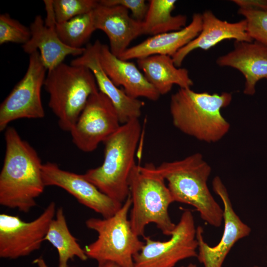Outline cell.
Masks as SVG:
<instances>
[{
	"label": "cell",
	"instance_id": "obj_26",
	"mask_svg": "<svg viewBox=\"0 0 267 267\" xmlns=\"http://www.w3.org/2000/svg\"><path fill=\"white\" fill-rule=\"evenodd\" d=\"M31 36L30 28L8 13L0 15V44L13 43L23 45L29 41Z\"/></svg>",
	"mask_w": 267,
	"mask_h": 267
},
{
	"label": "cell",
	"instance_id": "obj_16",
	"mask_svg": "<svg viewBox=\"0 0 267 267\" xmlns=\"http://www.w3.org/2000/svg\"><path fill=\"white\" fill-rule=\"evenodd\" d=\"M201 14L202 24L200 33L172 57L177 67H180L186 57L196 49L207 50L225 40L249 42L254 41L247 32L245 19L228 22L219 19L210 10L204 11Z\"/></svg>",
	"mask_w": 267,
	"mask_h": 267
},
{
	"label": "cell",
	"instance_id": "obj_15",
	"mask_svg": "<svg viewBox=\"0 0 267 267\" xmlns=\"http://www.w3.org/2000/svg\"><path fill=\"white\" fill-rule=\"evenodd\" d=\"M92 16L96 30H101L107 35L109 49L118 57L134 40L143 35L142 22L134 19L123 6H108L98 2L92 10Z\"/></svg>",
	"mask_w": 267,
	"mask_h": 267
},
{
	"label": "cell",
	"instance_id": "obj_10",
	"mask_svg": "<svg viewBox=\"0 0 267 267\" xmlns=\"http://www.w3.org/2000/svg\"><path fill=\"white\" fill-rule=\"evenodd\" d=\"M56 214L54 202L49 203L36 219L25 222L17 216L0 215V257L15 259L40 249Z\"/></svg>",
	"mask_w": 267,
	"mask_h": 267
},
{
	"label": "cell",
	"instance_id": "obj_17",
	"mask_svg": "<svg viewBox=\"0 0 267 267\" xmlns=\"http://www.w3.org/2000/svg\"><path fill=\"white\" fill-rule=\"evenodd\" d=\"M216 63L242 74L245 80L243 92L246 95H254L257 83L267 79V46L256 41H234L233 49L219 57Z\"/></svg>",
	"mask_w": 267,
	"mask_h": 267
},
{
	"label": "cell",
	"instance_id": "obj_14",
	"mask_svg": "<svg viewBox=\"0 0 267 267\" xmlns=\"http://www.w3.org/2000/svg\"><path fill=\"white\" fill-rule=\"evenodd\" d=\"M101 42L97 40L88 44L83 53L74 59L70 64L83 66L93 73L99 91L107 96L114 106L121 124L131 120L139 119L144 103L138 98L129 96L123 89L119 88L104 72L99 59Z\"/></svg>",
	"mask_w": 267,
	"mask_h": 267
},
{
	"label": "cell",
	"instance_id": "obj_31",
	"mask_svg": "<svg viewBox=\"0 0 267 267\" xmlns=\"http://www.w3.org/2000/svg\"><path fill=\"white\" fill-rule=\"evenodd\" d=\"M98 267H121L118 265L111 262H107L98 265Z\"/></svg>",
	"mask_w": 267,
	"mask_h": 267
},
{
	"label": "cell",
	"instance_id": "obj_21",
	"mask_svg": "<svg viewBox=\"0 0 267 267\" xmlns=\"http://www.w3.org/2000/svg\"><path fill=\"white\" fill-rule=\"evenodd\" d=\"M137 66L160 95L169 92L174 85L190 88L193 82L188 70L177 67L171 56L153 55L137 59Z\"/></svg>",
	"mask_w": 267,
	"mask_h": 267
},
{
	"label": "cell",
	"instance_id": "obj_33",
	"mask_svg": "<svg viewBox=\"0 0 267 267\" xmlns=\"http://www.w3.org/2000/svg\"><path fill=\"white\" fill-rule=\"evenodd\" d=\"M261 267V266H257V265H255V266H254L253 267Z\"/></svg>",
	"mask_w": 267,
	"mask_h": 267
},
{
	"label": "cell",
	"instance_id": "obj_7",
	"mask_svg": "<svg viewBox=\"0 0 267 267\" xmlns=\"http://www.w3.org/2000/svg\"><path fill=\"white\" fill-rule=\"evenodd\" d=\"M132 206L130 195L113 216L103 219L91 218L87 227L97 233V239L84 248L88 257L98 265L107 262L121 267H134V257L142 248L144 241L133 230L129 211Z\"/></svg>",
	"mask_w": 267,
	"mask_h": 267
},
{
	"label": "cell",
	"instance_id": "obj_9",
	"mask_svg": "<svg viewBox=\"0 0 267 267\" xmlns=\"http://www.w3.org/2000/svg\"><path fill=\"white\" fill-rule=\"evenodd\" d=\"M45 67L38 50L29 55L27 71L0 106V131L11 122L44 116L41 90L46 77Z\"/></svg>",
	"mask_w": 267,
	"mask_h": 267
},
{
	"label": "cell",
	"instance_id": "obj_28",
	"mask_svg": "<svg viewBox=\"0 0 267 267\" xmlns=\"http://www.w3.org/2000/svg\"><path fill=\"white\" fill-rule=\"evenodd\" d=\"M98 2L108 6H123L130 10L134 19L140 22L144 19L148 8V2L144 0H100Z\"/></svg>",
	"mask_w": 267,
	"mask_h": 267
},
{
	"label": "cell",
	"instance_id": "obj_32",
	"mask_svg": "<svg viewBox=\"0 0 267 267\" xmlns=\"http://www.w3.org/2000/svg\"><path fill=\"white\" fill-rule=\"evenodd\" d=\"M179 267H198L196 264L190 263L186 266H182Z\"/></svg>",
	"mask_w": 267,
	"mask_h": 267
},
{
	"label": "cell",
	"instance_id": "obj_22",
	"mask_svg": "<svg viewBox=\"0 0 267 267\" xmlns=\"http://www.w3.org/2000/svg\"><path fill=\"white\" fill-rule=\"evenodd\" d=\"M54 217L49 224L44 241L49 242L57 250L58 267H68V261L75 257L86 261L88 257L71 233L62 207L58 208Z\"/></svg>",
	"mask_w": 267,
	"mask_h": 267
},
{
	"label": "cell",
	"instance_id": "obj_11",
	"mask_svg": "<svg viewBox=\"0 0 267 267\" xmlns=\"http://www.w3.org/2000/svg\"><path fill=\"white\" fill-rule=\"evenodd\" d=\"M109 98L98 91L91 94L70 133L75 146L85 152L95 150L121 126Z\"/></svg>",
	"mask_w": 267,
	"mask_h": 267
},
{
	"label": "cell",
	"instance_id": "obj_4",
	"mask_svg": "<svg viewBox=\"0 0 267 267\" xmlns=\"http://www.w3.org/2000/svg\"><path fill=\"white\" fill-rule=\"evenodd\" d=\"M141 133L139 119L122 124L103 142L102 165L83 174L100 191L122 204L130 195L129 179L136 164L134 155Z\"/></svg>",
	"mask_w": 267,
	"mask_h": 267
},
{
	"label": "cell",
	"instance_id": "obj_29",
	"mask_svg": "<svg viewBox=\"0 0 267 267\" xmlns=\"http://www.w3.org/2000/svg\"><path fill=\"white\" fill-rule=\"evenodd\" d=\"M232 1L237 5L239 8L254 10H267V0H233Z\"/></svg>",
	"mask_w": 267,
	"mask_h": 267
},
{
	"label": "cell",
	"instance_id": "obj_8",
	"mask_svg": "<svg viewBox=\"0 0 267 267\" xmlns=\"http://www.w3.org/2000/svg\"><path fill=\"white\" fill-rule=\"evenodd\" d=\"M197 227L192 212L185 210L166 241L144 236V244L134 257V267H175L179 262L197 256Z\"/></svg>",
	"mask_w": 267,
	"mask_h": 267
},
{
	"label": "cell",
	"instance_id": "obj_23",
	"mask_svg": "<svg viewBox=\"0 0 267 267\" xmlns=\"http://www.w3.org/2000/svg\"><path fill=\"white\" fill-rule=\"evenodd\" d=\"M175 0H150L142 23L143 35L151 36L179 30L186 26L185 15H173Z\"/></svg>",
	"mask_w": 267,
	"mask_h": 267
},
{
	"label": "cell",
	"instance_id": "obj_30",
	"mask_svg": "<svg viewBox=\"0 0 267 267\" xmlns=\"http://www.w3.org/2000/svg\"><path fill=\"white\" fill-rule=\"evenodd\" d=\"M33 263L38 267H49L42 257H39L34 260Z\"/></svg>",
	"mask_w": 267,
	"mask_h": 267
},
{
	"label": "cell",
	"instance_id": "obj_1",
	"mask_svg": "<svg viewBox=\"0 0 267 267\" xmlns=\"http://www.w3.org/2000/svg\"><path fill=\"white\" fill-rule=\"evenodd\" d=\"M5 152L0 173V204L28 213L45 185L41 160L35 149L22 139L16 130H5Z\"/></svg>",
	"mask_w": 267,
	"mask_h": 267
},
{
	"label": "cell",
	"instance_id": "obj_6",
	"mask_svg": "<svg viewBox=\"0 0 267 267\" xmlns=\"http://www.w3.org/2000/svg\"><path fill=\"white\" fill-rule=\"evenodd\" d=\"M44 87L49 94L48 106L57 118L59 127L69 132L90 96L99 91L89 68L64 62L48 71Z\"/></svg>",
	"mask_w": 267,
	"mask_h": 267
},
{
	"label": "cell",
	"instance_id": "obj_19",
	"mask_svg": "<svg viewBox=\"0 0 267 267\" xmlns=\"http://www.w3.org/2000/svg\"><path fill=\"white\" fill-rule=\"evenodd\" d=\"M202 24V14L194 13L190 23L183 28L151 36L141 43L129 47L119 58L131 60L153 55L172 57L198 35Z\"/></svg>",
	"mask_w": 267,
	"mask_h": 267
},
{
	"label": "cell",
	"instance_id": "obj_3",
	"mask_svg": "<svg viewBox=\"0 0 267 267\" xmlns=\"http://www.w3.org/2000/svg\"><path fill=\"white\" fill-rule=\"evenodd\" d=\"M157 172L167 182L177 202L190 205L202 220L215 227L223 222V210L208 186L211 167L202 155L196 153L182 159L164 162L156 167Z\"/></svg>",
	"mask_w": 267,
	"mask_h": 267
},
{
	"label": "cell",
	"instance_id": "obj_25",
	"mask_svg": "<svg viewBox=\"0 0 267 267\" xmlns=\"http://www.w3.org/2000/svg\"><path fill=\"white\" fill-rule=\"evenodd\" d=\"M98 4L96 0H52L56 23H62L92 11Z\"/></svg>",
	"mask_w": 267,
	"mask_h": 267
},
{
	"label": "cell",
	"instance_id": "obj_24",
	"mask_svg": "<svg viewBox=\"0 0 267 267\" xmlns=\"http://www.w3.org/2000/svg\"><path fill=\"white\" fill-rule=\"evenodd\" d=\"M56 33L61 41L69 47L83 48L92 33L96 30L94 25L92 11L67 21L55 24Z\"/></svg>",
	"mask_w": 267,
	"mask_h": 267
},
{
	"label": "cell",
	"instance_id": "obj_27",
	"mask_svg": "<svg viewBox=\"0 0 267 267\" xmlns=\"http://www.w3.org/2000/svg\"><path fill=\"white\" fill-rule=\"evenodd\" d=\"M238 13L246 20L247 32L251 38L267 46V10L239 8Z\"/></svg>",
	"mask_w": 267,
	"mask_h": 267
},
{
	"label": "cell",
	"instance_id": "obj_5",
	"mask_svg": "<svg viewBox=\"0 0 267 267\" xmlns=\"http://www.w3.org/2000/svg\"><path fill=\"white\" fill-rule=\"evenodd\" d=\"M165 181L152 164H135L131 173L130 221L133 230L139 237L144 236L145 228L150 223L155 224L167 236H171L176 227L169 213L174 201Z\"/></svg>",
	"mask_w": 267,
	"mask_h": 267
},
{
	"label": "cell",
	"instance_id": "obj_13",
	"mask_svg": "<svg viewBox=\"0 0 267 267\" xmlns=\"http://www.w3.org/2000/svg\"><path fill=\"white\" fill-rule=\"evenodd\" d=\"M42 177L45 186H56L64 189L80 203L103 218L113 216L123 205L100 191L83 175L62 170L54 163L43 164Z\"/></svg>",
	"mask_w": 267,
	"mask_h": 267
},
{
	"label": "cell",
	"instance_id": "obj_12",
	"mask_svg": "<svg viewBox=\"0 0 267 267\" xmlns=\"http://www.w3.org/2000/svg\"><path fill=\"white\" fill-rule=\"evenodd\" d=\"M212 188L223 205V233L219 242L211 246L205 241L202 227H197L198 244L196 258L204 267H222L232 247L239 240L249 236L251 228L235 212L226 187L219 177L214 178Z\"/></svg>",
	"mask_w": 267,
	"mask_h": 267
},
{
	"label": "cell",
	"instance_id": "obj_20",
	"mask_svg": "<svg viewBox=\"0 0 267 267\" xmlns=\"http://www.w3.org/2000/svg\"><path fill=\"white\" fill-rule=\"evenodd\" d=\"M55 24H46L40 15H37L29 27L31 38L22 45L29 55L38 50L48 71L63 63L68 55H81L85 48H74L65 44L56 33Z\"/></svg>",
	"mask_w": 267,
	"mask_h": 267
},
{
	"label": "cell",
	"instance_id": "obj_18",
	"mask_svg": "<svg viewBox=\"0 0 267 267\" xmlns=\"http://www.w3.org/2000/svg\"><path fill=\"white\" fill-rule=\"evenodd\" d=\"M99 59L104 72L114 85L122 86L129 96L134 98L144 97L153 101L159 98L161 95L139 68L133 62L113 55L107 44L101 43Z\"/></svg>",
	"mask_w": 267,
	"mask_h": 267
},
{
	"label": "cell",
	"instance_id": "obj_2",
	"mask_svg": "<svg viewBox=\"0 0 267 267\" xmlns=\"http://www.w3.org/2000/svg\"><path fill=\"white\" fill-rule=\"evenodd\" d=\"M232 99L231 93L198 92L179 88L172 95L170 110L174 126L182 133L198 140L214 143L229 132L230 124L221 110Z\"/></svg>",
	"mask_w": 267,
	"mask_h": 267
}]
</instances>
